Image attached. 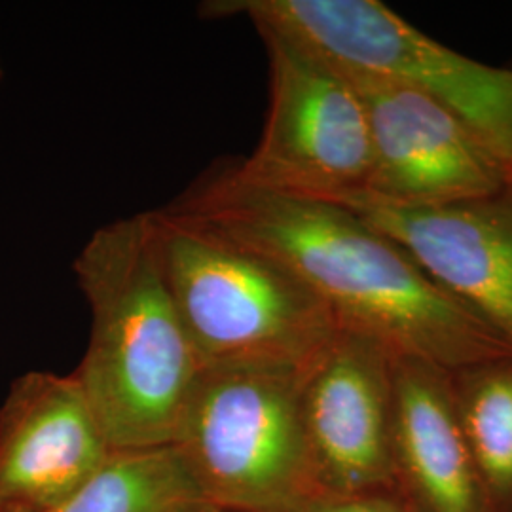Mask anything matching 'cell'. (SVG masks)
<instances>
[{"mask_svg":"<svg viewBox=\"0 0 512 512\" xmlns=\"http://www.w3.org/2000/svg\"><path fill=\"white\" fill-rule=\"evenodd\" d=\"M211 507L173 446L112 452L57 512H205Z\"/></svg>","mask_w":512,"mask_h":512,"instance_id":"12","label":"cell"},{"mask_svg":"<svg viewBox=\"0 0 512 512\" xmlns=\"http://www.w3.org/2000/svg\"><path fill=\"white\" fill-rule=\"evenodd\" d=\"M270 109L255 152L234 171L266 190L340 202L365 192L372 169L363 97L342 74L275 37Z\"/></svg>","mask_w":512,"mask_h":512,"instance_id":"6","label":"cell"},{"mask_svg":"<svg viewBox=\"0 0 512 512\" xmlns=\"http://www.w3.org/2000/svg\"><path fill=\"white\" fill-rule=\"evenodd\" d=\"M365 103L372 169L365 194L429 209L488 198L512 186V164L458 114L387 82L353 84Z\"/></svg>","mask_w":512,"mask_h":512,"instance_id":"7","label":"cell"},{"mask_svg":"<svg viewBox=\"0 0 512 512\" xmlns=\"http://www.w3.org/2000/svg\"><path fill=\"white\" fill-rule=\"evenodd\" d=\"M458 410L476 463L497 484L512 482V366L476 372L463 384Z\"/></svg>","mask_w":512,"mask_h":512,"instance_id":"13","label":"cell"},{"mask_svg":"<svg viewBox=\"0 0 512 512\" xmlns=\"http://www.w3.org/2000/svg\"><path fill=\"white\" fill-rule=\"evenodd\" d=\"M397 241L435 285L512 351V186L471 202L406 209L340 200Z\"/></svg>","mask_w":512,"mask_h":512,"instance_id":"9","label":"cell"},{"mask_svg":"<svg viewBox=\"0 0 512 512\" xmlns=\"http://www.w3.org/2000/svg\"><path fill=\"white\" fill-rule=\"evenodd\" d=\"M393 353L361 332L338 329L302 368V423L313 484L349 497L384 471L393 414Z\"/></svg>","mask_w":512,"mask_h":512,"instance_id":"8","label":"cell"},{"mask_svg":"<svg viewBox=\"0 0 512 512\" xmlns=\"http://www.w3.org/2000/svg\"><path fill=\"white\" fill-rule=\"evenodd\" d=\"M203 18L245 16L351 84L387 82L458 114L512 164V69L437 42L378 0H211Z\"/></svg>","mask_w":512,"mask_h":512,"instance_id":"4","label":"cell"},{"mask_svg":"<svg viewBox=\"0 0 512 512\" xmlns=\"http://www.w3.org/2000/svg\"><path fill=\"white\" fill-rule=\"evenodd\" d=\"M112 454L73 374L27 372L0 406V512H57Z\"/></svg>","mask_w":512,"mask_h":512,"instance_id":"10","label":"cell"},{"mask_svg":"<svg viewBox=\"0 0 512 512\" xmlns=\"http://www.w3.org/2000/svg\"><path fill=\"white\" fill-rule=\"evenodd\" d=\"M2 78H4V69H2V63H0V82H2Z\"/></svg>","mask_w":512,"mask_h":512,"instance_id":"15","label":"cell"},{"mask_svg":"<svg viewBox=\"0 0 512 512\" xmlns=\"http://www.w3.org/2000/svg\"><path fill=\"white\" fill-rule=\"evenodd\" d=\"M148 219L203 366L304 368L340 329L317 294L272 256L167 209Z\"/></svg>","mask_w":512,"mask_h":512,"instance_id":"3","label":"cell"},{"mask_svg":"<svg viewBox=\"0 0 512 512\" xmlns=\"http://www.w3.org/2000/svg\"><path fill=\"white\" fill-rule=\"evenodd\" d=\"M294 512H393L378 503L361 499L359 495L349 497H317Z\"/></svg>","mask_w":512,"mask_h":512,"instance_id":"14","label":"cell"},{"mask_svg":"<svg viewBox=\"0 0 512 512\" xmlns=\"http://www.w3.org/2000/svg\"><path fill=\"white\" fill-rule=\"evenodd\" d=\"M165 209L272 256L317 294L340 329L393 355L459 365L512 353L397 241L342 203L266 190L226 167Z\"/></svg>","mask_w":512,"mask_h":512,"instance_id":"1","label":"cell"},{"mask_svg":"<svg viewBox=\"0 0 512 512\" xmlns=\"http://www.w3.org/2000/svg\"><path fill=\"white\" fill-rule=\"evenodd\" d=\"M437 363L393 357L391 435L437 512H475L471 450Z\"/></svg>","mask_w":512,"mask_h":512,"instance_id":"11","label":"cell"},{"mask_svg":"<svg viewBox=\"0 0 512 512\" xmlns=\"http://www.w3.org/2000/svg\"><path fill=\"white\" fill-rule=\"evenodd\" d=\"M302 368L203 366L173 448L205 501L234 512H294L313 501Z\"/></svg>","mask_w":512,"mask_h":512,"instance_id":"5","label":"cell"},{"mask_svg":"<svg viewBox=\"0 0 512 512\" xmlns=\"http://www.w3.org/2000/svg\"><path fill=\"white\" fill-rule=\"evenodd\" d=\"M205 512H234V511H220V509H209V511Z\"/></svg>","mask_w":512,"mask_h":512,"instance_id":"16","label":"cell"},{"mask_svg":"<svg viewBox=\"0 0 512 512\" xmlns=\"http://www.w3.org/2000/svg\"><path fill=\"white\" fill-rule=\"evenodd\" d=\"M73 268L92 311L90 344L74 376L112 452L173 446L203 363L148 213L95 230Z\"/></svg>","mask_w":512,"mask_h":512,"instance_id":"2","label":"cell"}]
</instances>
